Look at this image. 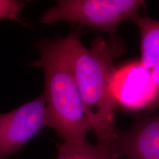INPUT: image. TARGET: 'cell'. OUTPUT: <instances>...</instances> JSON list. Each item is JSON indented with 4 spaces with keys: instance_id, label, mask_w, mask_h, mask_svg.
Returning a JSON list of instances; mask_svg holds the SVG:
<instances>
[{
    "instance_id": "obj_7",
    "label": "cell",
    "mask_w": 159,
    "mask_h": 159,
    "mask_svg": "<svg viewBox=\"0 0 159 159\" xmlns=\"http://www.w3.org/2000/svg\"><path fill=\"white\" fill-rule=\"evenodd\" d=\"M134 21L140 34L139 61L150 73L159 91V21L138 16Z\"/></svg>"
},
{
    "instance_id": "obj_1",
    "label": "cell",
    "mask_w": 159,
    "mask_h": 159,
    "mask_svg": "<svg viewBox=\"0 0 159 159\" xmlns=\"http://www.w3.org/2000/svg\"><path fill=\"white\" fill-rule=\"evenodd\" d=\"M64 40L91 130L97 144L114 151L119 130L110 83L114 61L124 52V45L114 38L97 37L89 49L81 42L80 30L71 32Z\"/></svg>"
},
{
    "instance_id": "obj_4",
    "label": "cell",
    "mask_w": 159,
    "mask_h": 159,
    "mask_svg": "<svg viewBox=\"0 0 159 159\" xmlns=\"http://www.w3.org/2000/svg\"><path fill=\"white\" fill-rule=\"evenodd\" d=\"M110 89L116 105L126 111H142L159 104L158 89L139 60L114 68Z\"/></svg>"
},
{
    "instance_id": "obj_9",
    "label": "cell",
    "mask_w": 159,
    "mask_h": 159,
    "mask_svg": "<svg viewBox=\"0 0 159 159\" xmlns=\"http://www.w3.org/2000/svg\"><path fill=\"white\" fill-rule=\"evenodd\" d=\"M25 7L23 2L0 0V19H7L21 21L20 12Z\"/></svg>"
},
{
    "instance_id": "obj_6",
    "label": "cell",
    "mask_w": 159,
    "mask_h": 159,
    "mask_svg": "<svg viewBox=\"0 0 159 159\" xmlns=\"http://www.w3.org/2000/svg\"><path fill=\"white\" fill-rule=\"evenodd\" d=\"M114 151L121 159H159V114L141 117L119 132Z\"/></svg>"
},
{
    "instance_id": "obj_3",
    "label": "cell",
    "mask_w": 159,
    "mask_h": 159,
    "mask_svg": "<svg viewBox=\"0 0 159 159\" xmlns=\"http://www.w3.org/2000/svg\"><path fill=\"white\" fill-rule=\"evenodd\" d=\"M144 5L139 0H61L43 13L41 21H68L114 34L121 23L139 16Z\"/></svg>"
},
{
    "instance_id": "obj_5",
    "label": "cell",
    "mask_w": 159,
    "mask_h": 159,
    "mask_svg": "<svg viewBox=\"0 0 159 159\" xmlns=\"http://www.w3.org/2000/svg\"><path fill=\"white\" fill-rule=\"evenodd\" d=\"M47 127L43 95L6 114H0V159L16 153Z\"/></svg>"
},
{
    "instance_id": "obj_2",
    "label": "cell",
    "mask_w": 159,
    "mask_h": 159,
    "mask_svg": "<svg viewBox=\"0 0 159 159\" xmlns=\"http://www.w3.org/2000/svg\"><path fill=\"white\" fill-rule=\"evenodd\" d=\"M42 69L47 108V127L56 131L63 142L86 140L91 130L77 85L64 38L38 43Z\"/></svg>"
},
{
    "instance_id": "obj_8",
    "label": "cell",
    "mask_w": 159,
    "mask_h": 159,
    "mask_svg": "<svg viewBox=\"0 0 159 159\" xmlns=\"http://www.w3.org/2000/svg\"><path fill=\"white\" fill-rule=\"evenodd\" d=\"M57 148V159H121L110 148L86 140L63 142Z\"/></svg>"
}]
</instances>
